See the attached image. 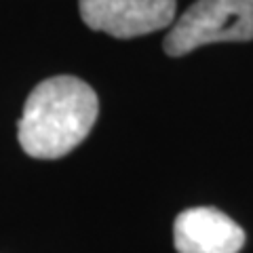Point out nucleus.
I'll list each match as a JSON object with an SVG mask.
<instances>
[{
    "instance_id": "obj_1",
    "label": "nucleus",
    "mask_w": 253,
    "mask_h": 253,
    "mask_svg": "<svg viewBox=\"0 0 253 253\" xmlns=\"http://www.w3.org/2000/svg\"><path fill=\"white\" fill-rule=\"evenodd\" d=\"M97 112V95L84 81L76 76L46 78L23 106L17 131L23 152L42 161L66 156L89 135Z\"/></svg>"
},
{
    "instance_id": "obj_2",
    "label": "nucleus",
    "mask_w": 253,
    "mask_h": 253,
    "mask_svg": "<svg viewBox=\"0 0 253 253\" xmlns=\"http://www.w3.org/2000/svg\"><path fill=\"white\" fill-rule=\"evenodd\" d=\"M253 41V0H196L173 23L165 53L179 57L209 42Z\"/></svg>"
},
{
    "instance_id": "obj_3",
    "label": "nucleus",
    "mask_w": 253,
    "mask_h": 253,
    "mask_svg": "<svg viewBox=\"0 0 253 253\" xmlns=\"http://www.w3.org/2000/svg\"><path fill=\"white\" fill-rule=\"evenodd\" d=\"M81 17L114 38L144 36L173 21L175 0H81Z\"/></svg>"
},
{
    "instance_id": "obj_4",
    "label": "nucleus",
    "mask_w": 253,
    "mask_h": 253,
    "mask_svg": "<svg viewBox=\"0 0 253 253\" xmlns=\"http://www.w3.org/2000/svg\"><path fill=\"white\" fill-rule=\"evenodd\" d=\"M173 243L177 253H239L245 232L219 209L194 207L175 217Z\"/></svg>"
}]
</instances>
